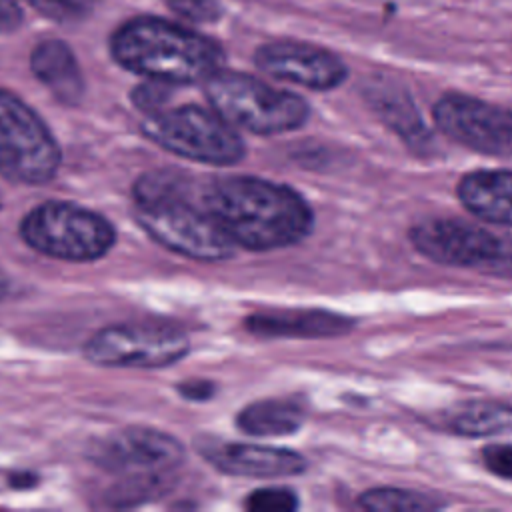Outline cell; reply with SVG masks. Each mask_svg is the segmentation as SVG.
<instances>
[{"label": "cell", "mask_w": 512, "mask_h": 512, "mask_svg": "<svg viewBox=\"0 0 512 512\" xmlns=\"http://www.w3.org/2000/svg\"><path fill=\"white\" fill-rule=\"evenodd\" d=\"M460 202L480 220L512 226V170H478L458 182Z\"/></svg>", "instance_id": "15"}, {"label": "cell", "mask_w": 512, "mask_h": 512, "mask_svg": "<svg viewBox=\"0 0 512 512\" xmlns=\"http://www.w3.org/2000/svg\"><path fill=\"white\" fill-rule=\"evenodd\" d=\"M134 216L158 244L192 260H226L236 248L208 210L192 202L186 180L170 172L136 182Z\"/></svg>", "instance_id": "3"}, {"label": "cell", "mask_w": 512, "mask_h": 512, "mask_svg": "<svg viewBox=\"0 0 512 512\" xmlns=\"http://www.w3.org/2000/svg\"><path fill=\"white\" fill-rule=\"evenodd\" d=\"M250 512H292L298 508V496L288 488H260L246 498Z\"/></svg>", "instance_id": "21"}, {"label": "cell", "mask_w": 512, "mask_h": 512, "mask_svg": "<svg viewBox=\"0 0 512 512\" xmlns=\"http://www.w3.org/2000/svg\"><path fill=\"white\" fill-rule=\"evenodd\" d=\"M20 236L32 250L66 262L98 260L116 242L114 226L102 214L62 200L32 208L20 224Z\"/></svg>", "instance_id": "5"}, {"label": "cell", "mask_w": 512, "mask_h": 512, "mask_svg": "<svg viewBox=\"0 0 512 512\" xmlns=\"http://www.w3.org/2000/svg\"><path fill=\"white\" fill-rule=\"evenodd\" d=\"M358 504L370 512H422L440 506L438 500L404 488H372L358 498Z\"/></svg>", "instance_id": "20"}, {"label": "cell", "mask_w": 512, "mask_h": 512, "mask_svg": "<svg viewBox=\"0 0 512 512\" xmlns=\"http://www.w3.org/2000/svg\"><path fill=\"white\" fill-rule=\"evenodd\" d=\"M184 332L164 324H114L98 330L84 354L98 366L164 368L188 354Z\"/></svg>", "instance_id": "9"}, {"label": "cell", "mask_w": 512, "mask_h": 512, "mask_svg": "<svg viewBox=\"0 0 512 512\" xmlns=\"http://www.w3.org/2000/svg\"><path fill=\"white\" fill-rule=\"evenodd\" d=\"M254 64L276 80L308 90H332L348 76L346 64L334 52L298 40H274L258 46Z\"/></svg>", "instance_id": "12"}, {"label": "cell", "mask_w": 512, "mask_h": 512, "mask_svg": "<svg viewBox=\"0 0 512 512\" xmlns=\"http://www.w3.org/2000/svg\"><path fill=\"white\" fill-rule=\"evenodd\" d=\"M22 22V10L16 0H0V32H10Z\"/></svg>", "instance_id": "25"}, {"label": "cell", "mask_w": 512, "mask_h": 512, "mask_svg": "<svg viewBox=\"0 0 512 512\" xmlns=\"http://www.w3.org/2000/svg\"><path fill=\"white\" fill-rule=\"evenodd\" d=\"M34 76L64 104H76L84 92L78 60L62 40H42L30 54Z\"/></svg>", "instance_id": "16"}, {"label": "cell", "mask_w": 512, "mask_h": 512, "mask_svg": "<svg viewBox=\"0 0 512 512\" xmlns=\"http://www.w3.org/2000/svg\"><path fill=\"white\" fill-rule=\"evenodd\" d=\"M366 98L372 108L382 116V120L408 142L416 144L426 138V126L422 124L418 110L414 108L410 96L394 82L374 80L366 88Z\"/></svg>", "instance_id": "17"}, {"label": "cell", "mask_w": 512, "mask_h": 512, "mask_svg": "<svg viewBox=\"0 0 512 512\" xmlns=\"http://www.w3.org/2000/svg\"><path fill=\"white\" fill-rule=\"evenodd\" d=\"M40 14L58 22H76L90 12V0H26Z\"/></svg>", "instance_id": "22"}, {"label": "cell", "mask_w": 512, "mask_h": 512, "mask_svg": "<svg viewBox=\"0 0 512 512\" xmlns=\"http://www.w3.org/2000/svg\"><path fill=\"white\" fill-rule=\"evenodd\" d=\"M202 206L226 232L248 250H276L304 240L312 230L308 202L290 186L256 176H228L212 180Z\"/></svg>", "instance_id": "1"}, {"label": "cell", "mask_w": 512, "mask_h": 512, "mask_svg": "<svg viewBox=\"0 0 512 512\" xmlns=\"http://www.w3.org/2000/svg\"><path fill=\"white\" fill-rule=\"evenodd\" d=\"M244 324L266 338H328L350 332L354 320L322 308H272L250 314Z\"/></svg>", "instance_id": "14"}, {"label": "cell", "mask_w": 512, "mask_h": 512, "mask_svg": "<svg viewBox=\"0 0 512 512\" xmlns=\"http://www.w3.org/2000/svg\"><path fill=\"white\" fill-rule=\"evenodd\" d=\"M444 424L456 434L484 438L512 432V406L502 402H464L444 414Z\"/></svg>", "instance_id": "18"}, {"label": "cell", "mask_w": 512, "mask_h": 512, "mask_svg": "<svg viewBox=\"0 0 512 512\" xmlns=\"http://www.w3.org/2000/svg\"><path fill=\"white\" fill-rule=\"evenodd\" d=\"M58 166L60 146L50 128L20 96L0 86V174L40 186L54 178Z\"/></svg>", "instance_id": "7"}, {"label": "cell", "mask_w": 512, "mask_h": 512, "mask_svg": "<svg viewBox=\"0 0 512 512\" xmlns=\"http://www.w3.org/2000/svg\"><path fill=\"white\" fill-rule=\"evenodd\" d=\"M0 208H2V200H0Z\"/></svg>", "instance_id": "29"}, {"label": "cell", "mask_w": 512, "mask_h": 512, "mask_svg": "<svg viewBox=\"0 0 512 512\" xmlns=\"http://www.w3.org/2000/svg\"><path fill=\"white\" fill-rule=\"evenodd\" d=\"M110 52L122 68L162 84L204 82L224 62L218 42L156 16H138L118 26Z\"/></svg>", "instance_id": "2"}, {"label": "cell", "mask_w": 512, "mask_h": 512, "mask_svg": "<svg viewBox=\"0 0 512 512\" xmlns=\"http://www.w3.org/2000/svg\"><path fill=\"white\" fill-rule=\"evenodd\" d=\"M6 290H8V284H6V280L0 276V300L6 296Z\"/></svg>", "instance_id": "28"}, {"label": "cell", "mask_w": 512, "mask_h": 512, "mask_svg": "<svg viewBox=\"0 0 512 512\" xmlns=\"http://www.w3.org/2000/svg\"><path fill=\"white\" fill-rule=\"evenodd\" d=\"M410 242L436 264L512 278V236H500L456 218H432L410 230Z\"/></svg>", "instance_id": "8"}, {"label": "cell", "mask_w": 512, "mask_h": 512, "mask_svg": "<svg viewBox=\"0 0 512 512\" xmlns=\"http://www.w3.org/2000/svg\"><path fill=\"white\" fill-rule=\"evenodd\" d=\"M134 100L140 108L144 110H154L158 108V104H162L164 96H162V90L160 86H142L136 94H134Z\"/></svg>", "instance_id": "26"}, {"label": "cell", "mask_w": 512, "mask_h": 512, "mask_svg": "<svg viewBox=\"0 0 512 512\" xmlns=\"http://www.w3.org/2000/svg\"><path fill=\"white\" fill-rule=\"evenodd\" d=\"M204 92L214 112L234 128L252 134L270 136L296 130L310 114L304 98L242 72L216 70L204 80Z\"/></svg>", "instance_id": "4"}, {"label": "cell", "mask_w": 512, "mask_h": 512, "mask_svg": "<svg viewBox=\"0 0 512 512\" xmlns=\"http://www.w3.org/2000/svg\"><path fill=\"white\" fill-rule=\"evenodd\" d=\"M198 452L220 472L246 478H282L306 470V460L286 448L200 438Z\"/></svg>", "instance_id": "13"}, {"label": "cell", "mask_w": 512, "mask_h": 512, "mask_svg": "<svg viewBox=\"0 0 512 512\" xmlns=\"http://www.w3.org/2000/svg\"><path fill=\"white\" fill-rule=\"evenodd\" d=\"M170 10L188 22H214L220 18L216 0H166Z\"/></svg>", "instance_id": "23"}, {"label": "cell", "mask_w": 512, "mask_h": 512, "mask_svg": "<svg viewBox=\"0 0 512 512\" xmlns=\"http://www.w3.org/2000/svg\"><path fill=\"white\" fill-rule=\"evenodd\" d=\"M180 392L190 400H206L214 394V386L212 382H206V380H194V382H184L180 386Z\"/></svg>", "instance_id": "27"}, {"label": "cell", "mask_w": 512, "mask_h": 512, "mask_svg": "<svg viewBox=\"0 0 512 512\" xmlns=\"http://www.w3.org/2000/svg\"><path fill=\"white\" fill-rule=\"evenodd\" d=\"M484 466L500 478L512 480V444H490L482 450Z\"/></svg>", "instance_id": "24"}, {"label": "cell", "mask_w": 512, "mask_h": 512, "mask_svg": "<svg viewBox=\"0 0 512 512\" xmlns=\"http://www.w3.org/2000/svg\"><path fill=\"white\" fill-rule=\"evenodd\" d=\"M436 126L458 144L492 156H512V112L466 94H444L432 110Z\"/></svg>", "instance_id": "10"}, {"label": "cell", "mask_w": 512, "mask_h": 512, "mask_svg": "<svg viewBox=\"0 0 512 512\" xmlns=\"http://www.w3.org/2000/svg\"><path fill=\"white\" fill-rule=\"evenodd\" d=\"M184 458L182 444L160 430L126 428L104 440L94 448L98 466L112 474L124 476H156L166 478Z\"/></svg>", "instance_id": "11"}, {"label": "cell", "mask_w": 512, "mask_h": 512, "mask_svg": "<svg viewBox=\"0 0 512 512\" xmlns=\"http://www.w3.org/2000/svg\"><path fill=\"white\" fill-rule=\"evenodd\" d=\"M142 132L160 148L202 164L230 166L244 156V142L234 126L196 104L152 112L142 122Z\"/></svg>", "instance_id": "6"}, {"label": "cell", "mask_w": 512, "mask_h": 512, "mask_svg": "<svg viewBox=\"0 0 512 512\" xmlns=\"http://www.w3.org/2000/svg\"><path fill=\"white\" fill-rule=\"evenodd\" d=\"M306 418L294 400H258L238 414V428L250 436H286L296 432Z\"/></svg>", "instance_id": "19"}]
</instances>
